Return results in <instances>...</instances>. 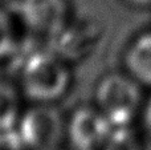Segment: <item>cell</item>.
I'll return each instance as SVG.
<instances>
[{
  "label": "cell",
  "mask_w": 151,
  "mask_h": 150,
  "mask_svg": "<svg viewBox=\"0 0 151 150\" xmlns=\"http://www.w3.org/2000/svg\"><path fill=\"white\" fill-rule=\"evenodd\" d=\"M70 63L50 49L33 52L20 71V89L35 104H55L70 89Z\"/></svg>",
  "instance_id": "cell-1"
},
{
  "label": "cell",
  "mask_w": 151,
  "mask_h": 150,
  "mask_svg": "<svg viewBox=\"0 0 151 150\" xmlns=\"http://www.w3.org/2000/svg\"><path fill=\"white\" fill-rule=\"evenodd\" d=\"M143 87L126 71L109 72L98 80L94 105L115 126L134 125L145 104Z\"/></svg>",
  "instance_id": "cell-2"
},
{
  "label": "cell",
  "mask_w": 151,
  "mask_h": 150,
  "mask_svg": "<svg viewBox=\"0 0 151 150\" xmlns=\"http://www.w3.org/2000/svg\"><path fill=\"white\" fill-rule=\"evenodd\" d=\"M20 144L32 149L45 150L58 146L65 134V121L53 104H35L21 112L16 126Z\"/></svg>",
  "instance_id": "cell-3"
},
{
  "label": "cell",
  "mask_w": 151,
  "mask_h": 150,
  "mask_svg": "<svg viewBox=\"0 0 151 150\" xmlns=\"http://www.w3.org/2000/svg\"><path fill=\"white\" fill-rule=\"evenodd\" d=\"M113 125L94 104L76 108L65 121V136L74 150H101Z\"/></svg>",
  "instance_id": "cell-4"
},
{
  "label": "cell",
  "mask_w": 151,
  "mask_h": 150,
  "mask_svg": "<svg viewBox=\"0 0 151 150\" xmlns=\"http://www.w3.org/2000/svg\"><path fill=\"white\" fill-rule=\"evenodd\" d=\"M20 17L33 33L52 39L72 19L69 0H21Z\"/></svg>",
  "instance_id": "cell-5"
},
{
  "label": "cell",
  "mask_w": 151,
  "mask_h": 150,
  "mask_svg": "<svg viewBox=\"0 0 151 150\" xmlns=\"http://www.w3.org/2000/svg\"><path fill=\"white\" fill-rule=\"evenodd\" d=\"M99 39L98 28L89 20H70L52 37V49L68 63L81 61L90 55Z\"/></svg>",
  "instance_id": "cell-6"
},
{
  "label": "cell",
  "mask_w": 151,
  "mask_h": 150,
  "mask_svg": "<svg viewBox=\"0 0 151 150\" xmlns=\"http://www.w3.org/2000/svg\"><path fill=\"white\" fill-rule=\"evenodd\" d=\"M123 68L143 88L151 89V29L134 36L123 52Z\"/></svg>",
  "instance_id": "cell-7"
},
{
  "label": "cell",
  "mask_w": 151,
  "mask_h": 150,
  "mask_svg": "<svg viewBox=\"0 0 151 150\" xmlns=\"http://www.w3.org/2000/svg\"><path fill=\"white\" fill-rule=\"evenodd\" d=\"M21 116V93L13 84L0 80V136L16 132Z\"/></svg>",
  "instance_id": "cell-8"
},
{
  "label": "cell",
  "mask_w": 151,
  "mask_h": 150,
  "mask_svg": "<svg viewBox=\"0 0 151 150\" xmlns=\"http://www.w3.org/2000/svg\"><path fill=\"white\" fill-rule=\"evenodd\" d=\"M101 150H145V144L134 125L115 126Z\"/></svg>",
  "instance_id": "cell-9"
},
{
  "label": "cell",
  "mask_w": 151,
  "mask_h": 150,
  "mask_svg": "<svg viewBox=\"0 0 151 150\" xmlns=\"http://www.w3.org/2000/svg\"><path fill=\"white\" fill-rule=\"evenodd\" d=\"M15 28L9 13L0 7V60L8 57L15 48Z\"/></svg>",
  "instance_id": "cell-10"
},
{
  "label": "cell",
  "mask_w": 151,
  "mask_h": 150,
  "mask_svg": "<svg viewBox=\"0 0 151 150\" xmlns=\"http://www.w3.org/2000/svg\"><path fill=\"white\" fill-rule=\"evenodd\" d=\"M139 120H141V124L143 126V130L151 137V96L147 100H145Z\"/></svg>",
  "instance_id": "cell-11"
},
{
  "label": "cell",
  "mask_w": 151,
  "mask_h": 150,
  "mask_svg": "<svg viewBox=\"0 0 151 150\" xmlns=\"http://www.w3.org/2000/svg\"><path fill=\"white\" fill-rule=\"evenodd\" d=\"M126 4L131 5V7H137V8H146L151 7V0H123Z\"/></svg>",
  "instance_id": "cell-12"
}]
</instances>
